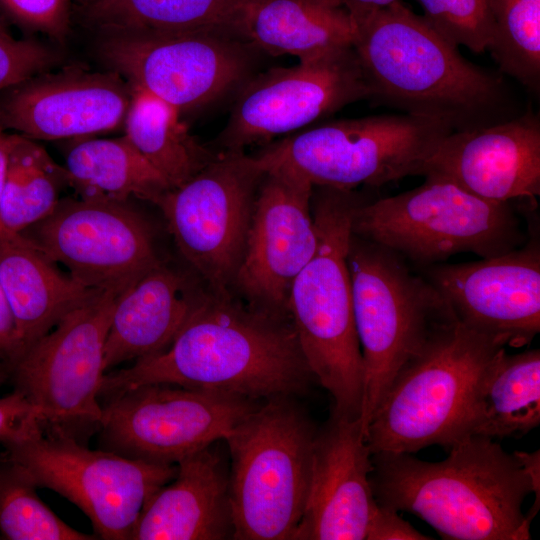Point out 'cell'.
I'll return each mask as SVG.
<instances>
[{"mask_svg":"<svg viewBox=\"0 0 540 540\" xmlns=\"http://www.w3.org/2000/svg\"><path fill=\"white\" fill-rule=\"evenodd\" d=\"M313 381L289 316L209 290L167 348L105 373L99 398L162 383L264 401L300 395Z\"/></svg>","mask_w":540,"mask_h":540,"instance_id":"obj_1","label":"cell"},{"mask_svg":"<svg viewBox=\"0 0 540 540\" xmlns=\"http://www.w3.org/2000/svg\"><path fill=\"white\" fill-rule=\"evenodd\" d=\"M439 462L411 453L371 454L370 484L378 504L411 513L446 540H529L522 511L539 501V450L507 453L492 438L466 436Z\"/></svg>","mask_w":540,"mask_h":540,"instance_id":"obj_2","label":"cell"},{"mask_svg":"<svg viewBox=\"0 0 540 540\" xmlns=\"http://www.w3.org/2000/svg\"><path fill=\"white\" fill-rule=\"evenodd\" d=\"M355 21L369 99L467 131L515 117L502 77L466 60L401 0Z\"/></svg>","mask_w":540,"mask_h":540,"instance_id":"obj_3","label":"cell"},{"mask_svg":"<svg viewBox=\"0 0 540 540\" xmlns=\"http://www.w3.org/2000/svg\"><path fill=\"white\" fill-rule=\"evenodd\" d=\"M319 188L312 207L317 249L291 286L287 313L315 381L332 397L331 412L360 419L364 372L347 263L359 199L352 190Z\"/></svg>","mask_w":540,"mask_h":540,"instance_id":"obj_4","label":"cell"},{"mask_svg":"<svg viewBox=\"0 0 540 540\" xmlns=\"http://www.w3.org/2000/svg\"><path fill=\"white\" fill-rule=\"evenodd\" d=\"M394 251L351 234L347 263L364 383L365 435L397 373L457 318L441 292Z\"/></svg>","mask_w":540,"mask_h":540,"instance_id":"obj_5","label":"cell"},{"mask_svg":"<svg viewBox=\"0 0 540 540\" xmlns=\"http://www.w3.org/2000/svg\"><path fill=\"white\" fill-rule=\"evenodd\" d=\"M504 348L458 320L438 331L397 373L376 409L365 431L371 454L448 450L466 437L476 383Z\"/></svg>","mask_w":540,"mask_h":540,"instance_id":"obj_6","label":"cell"},{"mask_svg":"<svg viewBox=\"0 0 540 540\" xmlns=\"http://www.w3.org/2000/svg\"><path fill=\"white\" fill-rule=\"evenodd\" d=\"M316 426L294 397L261 404L226 436L236 540H292L307 499Z\"/></svg>","mask_w":540,"mask_h":540,"instance_id":"obj_7","label":"cell"},{"mask_svg":"<svg viewBox=\"0 0 540 540\" xmlns=\"http://www.w3.org/2000/svg\"><path fill=\"white\" fill-rule=\"evenodd\" d=\"M352 233L427 267L472 252L496 256L523 241L512 204L480 198L439 177L354 207Z\"/></svg>","mask_w":540,"mask_h":540,"instance_id":"obj_8","label":"cell"},{"mask_svg":"<svg viewBox=\"0 0 540 540\" xmlns=\"http://www.w3.org/2000/svg\"><path fill=\"white\" fill-rule=\"evenodd\" d=\"M451 132L442 121L406 113L344 119L293 134L255 157L264 171L278 169L313 187L351 191L420 175Z\"/></svg>","mask_w":540,"mask_h":540,"instance_id":"obj_9","label":"cell"},{"mask_svg":"<svg viewBox=\"0 0 540 540\" xmlns=\"http://www.w3.org/2000/svg\"><path fill=\"white\" fill-rule=\"evenodd\" d=\"M119 295L97 292L8 367L15 390L40 413L45 431L78 441L98 431L104 346Z\"/></svg>","mask_w":540,"mask_h":540,"instance_id":"obj_10","label":"cell"},{"mask_svg":"<svg viewBox=\"0 0 540 540\" xmlns=\"http://www.w3.org/2000/svg\"><path fill=\"white\" fill-rule=\"evenodd\" d=\"M5 460L23 469L38 488L55 491L91 521L97 538L130 540L147 500L171 481L176 464H156L53 433L4 446Z\"/></svg>","mask_w":540,"mask_h":540,"instance_id":"obj_11","label":"cell"},{"mask_svg":"<svg viewBox=\"0 0 540 540\" xmlns=\"http://www.w3.org/2000/svg\"><path fill=\"white\" fill-rule=\"evenodd\" d=\"M264 175L255 156L223 151L154 203L181 255L212 292L230 293Z\"/></svg>","mask_w":540,"mask_h":540,"instance_id":"obj_12","label":"cell"},{"mask_svg":"<svg viewBox=\"0 0 540 540\" xmlns=\"http://www.w3.org/2000/svg\"><path fill=\"white\" fill-rule=\"evenodd\" d=\"M262 401L171 384L139 385L105 399L101 449L156 464L224 440Z\"/></svg>","mask_w":540,"mask_h":540,"instance_id":"obj_13","label":"cell"},{"mask_svg":"<svg viewBox=\"0 0 540 540\" xmlns=\"http://www.w3.org/2000/svg\"><path fill=\"white\" fill-rule=\"evenodd\" d=\"M251 48L233 33L219 30L104 32L99 52L133 87L182 113L237 91L251 77Z\"/></svg>","mask_w":540,"mask_h":540,"instance_id":"obj_14","label":"cell"},{"mask_svg":"<svg viewBox=\"0 0 540 540\" xmlns=\"http://www.w3.org/2000/svg\"><path fill=\"white\" fill-rule=\"evenodd\" d=\"M21 235L87 287L121 294L162 261L148 222L128 202L67 197Z\"/></svg>","mask_w":540,"mask_h":540,"instance_id":"obj_15","label":"cell"},{"mask_svg":"<svg viewBox=\"0 0 540 540\" xmlns=\"http://www.w3.org/2000/svg\"><path fill=\"white\" fill-rule=\"evenodd\" d=\"M237 92L218 140L224 151H243L369 99L353 46L251 76Z\"/></svg>","mask_w":540,"mask_h":540,"instance_id":"obj_16","label":"cell"},{"mask_svg":"<svg viewBox=\"0 0 540 540\" xmlns=\"http://www.w3.org/2000/svg\"><path fill=\"white\" fill-rule=\"evenodd\" d=\"M313 188L307 180L288 172L265 171L232 285L248 305L289 316L291 286L317 249Z\"/></svg>","mask_w":540,"mask_h":540,"instance_id":"obj_17","label":"cell"},{"mask_svg":"<svg viewBox=\"0 0 540 540\" xmlns=\"http://www.w3.org/2000/svg\"><path fill=\"white\" fill-rule=\"evenodd\" d=\"M457 320L505 347L528 344L540 331V249L523 248L460 264L424 267Z\"/></svg>","mask_w":540,"mask_h":540,"instance_id":"obj_18","label":"cell"},{"mask_svg":"<svg viewBox=\"0 0 540 540\" xmlns=\"http://www.w3.org/2000/svg\"><path fill=\"white\" fill-rule=\"evenodd\" d=\"M132 93L113 70L41 73L0 94V123L33 140L83 138L123 125Z\"/></svg>","mask_w":540,"mask_h":540,"instance_id":"obj_19","label":"cell"},{"mask_svg":"<svg viewBox=\"0 0 540 540\" xmlns=\"http://www.w3.org/2000/svg\"><path fill=\"white\" fill-rule=\"evenodd\" d=\"M420 175L446 179L485 200L535 203L540 195V120L531 111L467 131H452Z\"/></svg>","mask_w":540,"mask_h":540,"instance_id":"obj_20","label":"cell"},{"mask_svg":"<svg viewBox=\"0 0 540 540\" xmlns=\"http://www.w3.org/2000/svg\"><path fill=\"white\" fill-rule=\"evenodd\" d=\"M360 419L332 412L314 438L307 499L292 540H366L377 502Z\"/></svg>","mask_w":540,"mask_h":540,"instance_id":"obj_21","label":"cell"},{"mask_svg":"<svg viewBox=\"0 0 540 540\" xmlns=\"http://www.w3.org/2000/svg\"><path fill=\"white\" fill-rule=\"evenodd\" d=\"M211 446L176 463L175 477L147 500L130 540L233 539L229 471Z\"/></svg>","mask_w":540,"mask_h":540,"instance_id":"obj_22","label":"cell"},{"mask_svg":"<svg viewBox=\"0 0 540 540\" xmlns=\"http://www.w3.org/2000/svg\"><path fill=\"white\" fill-rule=\"evenodd\" d=\"M204 294L163 261L125 289L106 336L105 372L167 348Z\"/></svg>","mask_w":540,"mask_h":540,"instance_id":"obj_23","label":"cell"},{"mask_svg":"<svg viewBox=\"0 0 540 540\" xmlns=\"http://www.w3.org/2000/svg\"><path fill=\"white\" fill-rule=\"evenodd\" d=\"M0 282L16 324V360L99 292L61 272L55 261L21 234L0 233Z\"/></svg>","mask_w":540,"mask_h":540,"instance_id":"obj_24","label":"cell"},{"mask_svg":"<svg viewBox=\"0 0 540 540\" xmlns=\"http://www.w3.org/2000/svg\"><path fill=\"white\" fill-rule=\"evenodd\" d=\"M234 33L270 55L305 61L353 46L355 21L341 0H249Z\"/></svg>","mask_w":540,"mask_h":540,"instance_id":"obj_25","label":"cell"},{"mask_svg":"<svg viewBox=\"0 0 540 540\" xmlns=\"http://www.w3.org/2000/svg\"><path fill=\"white\" fill-rule=\"evenodd\" d=\"M540 424V351L502 349L480 375L468 409L466 436L521 437Z\"/></svg>","mask_w":540,"mask_h":540,"instance_id":"obj_26","label":"cell"},{"mask_svg":"<svg viewBox=\"0 0 540 540\" xmlns=\"http://www.w3.org/2000/svg\"><path fill=\"white\" fill-rule=\"evenodd\" d=\"M68 186L77 195L128 202H152L172 188L169 181L124 135L112 139L77 138L65 153Z\"/></svg>","mask_w":540,"mask_h":540,"instance_id":"obj_27","label":"cell"},{"mask_svg":"<svg viewBox=\"0 0 540 540\" xmlns=\"http://www.w3.org/2000/svg\"><path fill=\"white\" fill-rule=\"evenodd\" d=\"M249 0H97L81 10L104 32L183 33L219 30L234 33Z\"/></svg>","mask_w":540,"mask_h":540,"instance_id":"obj_28","label":"cell"},{"mask_svg":"<svg viewBox=\"0 0 540 540\" xmlns=\"http://www.w3.org/2000/svg\"><path fill=\"white\" fill-rule=\"evenodd\" d=\"M180 115L169 103L133 87L123 124L127 139L172 188L188 181L217 155L190 134Z\"/></svg>","mask_w":540,"mask_h":540,"instance_id":"obj_29","label":"cell"},{"mask_svg":"<svg viewBox=\"0 0 540 540\" xmlns=\"http://www.w3.org/2000/svg\"><path fill=\"white\" fill-rule=\"evenodd\" d=\"M66 172L36 142L11 133L0 201V233L21 234L47 217L59 202Z\"/></svg>","mask_w":540,"mask_h":540,"instance_id":"obj_30","label":"cell"},{"mask_svg":"<svg viewBox=\"0 0 540 540\" xmlns=\"http://www.w3.org/2000/svg\"><path fill=\"white\" fill-rule=\"evenodd\" d=\"M494 36L488 48L500 70L538 92L540 0H488Z\"/></svg>","mask_w":540,"mask_h":540,"instance_id":"obj_31","label":"cell"},{"mask_svg":"<svg viewBox=\"0 0 540 540\" xmlns=\"http://www.w3.org/2000/svg\"><path fill=\"white\" fill-rule=\"evenodd\" d=\"M37 485L19 466L0 464V534L9 540H93L61 520L38 496Z\"/></svg>","mask_w":540,"mask_h":540,"instance_id":"obj_32","label":"cell"},{"mask_svg":"<svg viewBox=\"0 0 540 540\" xmlns=\"http://www.w3.org/2000/svg\"><path fill=\"white\" fill-rule=\"evenodd\" d=\"M422 17L445 40L474 53L488 50L494 23L488 0H416Z\"/></svg>","mask_w":540,"mask_h":540,"instance_id":"obj_33","label":"cell"},{"mask_svg":"<svg viewBox=\"0 0 540 540\" xmlns=\"http://www.w3.org/2000/svg\"><path fill=\"white\" fill-rule=\"evenodd\" d=\"M58 59L49 47L31 39H16L0 27V92L44 73Z\"/></svg>","mask_w":540,"mask_h":540,"instance_id":"obj_34","label":"cell"},{"mask_svg":"<svg viewBox=\"0 0 540 540\" xmlns=\"http://www.w3.org/2000/svg\"><path fill=\"white\" fill-rule=\"evenodd\" d=\"M72 0H0L1 9L17 24L63 41L70 28Z\"/></svg>","mask_w":540,"mask_h":540,"instance_id":"obj_35","label":"cell"},{"mask_svg":"<svg viewBox=\"0 0 540 540\" xmlns=\"http://www.w3.org/2000/svg\"><path fill=\"white\" fill-rule=\"evenodd\" d=\"M45 433L40 413L17 390L0 398V443H19Z\"/></svg>","mask_w":540,"mask_h":540,"instance_id":"obj_36","label":"cell"},{"mask_svg":"<svg viewBox=\"0 0 540 540\" xmlns=\"http://www.w3.org/2000/svg\"><path fill=\"white\" fill-rule=\"evenodd\" d=\"M427 536L400 517L397 510L377 503L366 540H427Z\"/></svg>","mask_w":540,"mask_h":540,"instance_id":"obj_37","label":"cell"},{"mask_svg":"<svg viewBox=\"0 0 540 540\" xmlns=\"http://www.w3.org/2000/svg\"><path fill=\"white\" fill-rule=\"evenodd\" d=\"M18 356V339L14 316L0 282V359L9 367Z\"/></svg>","mask_w":540,"mask_h":540,"instance_id":"obj_38","label":"cell"},{"mask_svg":"<svg viewBox=\"0 0 540 540\" xmlns=\"http://www.w3.org/2000/svg\"><path fill=\"white\" fill-rule=\"evenodd\" d=\"M352 14L354 20L386 8L399 0H341Z\"/></svg>","mask_w":540,"mask_h":540,"instance_id":"obj_39","label":"cell"},{"mask_svg":"<svg viewBox=\"0 0 540 540\" xmlns=\"http://www.w3.org/2000/svg\"><path fill=\"white\" fill-rule=\"evenodd\" d=\"M10 141L11 133H7V130L0 123V201L6 174Z\"/></svg>","mask_w":540,"mask_h":540,"instance_id":"obj_40","label":"cell"},{"mask_svg":"<svg viewBox=\"0 0 540 540\" xmlns=\"http://www.w3.org/2000/svg\"><path fill=\"white\" fill-rule=\"evenodd\" d=\"M97 0H72V3L77 4L80 10L85 9L89 5L93 4Z\"/></svg>","mask_w":540,"mask_h":540,"instance_id":"obj_41","label":"cell"},{"mask_svg":"<svg viewBox=\"0 0 540 540\" xmlns=\"http://www.w3.org/2000/svg\"><path fill=\"white\" fill-rule=\"evenodd\" d=\"M6 374L0 370V383L4 380Z\"/></svg>","mask_w":540,"mask_h":540,"instance_id":"obj_42","label":"cell"},{"mask_svg":"<svg viewBox=\"0 0 540 540\" xmlns=\"http://www.w3.org/2000/svg\"><path fill=\"white\" fill-rule=\"evenodd\" d=\"M1 27V26H0Z\"/></svg>","mask_w":540,"mask_h":540,"instance_id":"obj_43","label":"cell"}]
</instances>
